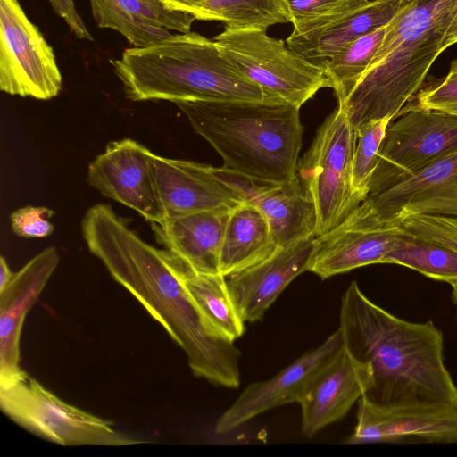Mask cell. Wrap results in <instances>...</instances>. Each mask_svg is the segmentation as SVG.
<instances>
[{"instance_id":"cell-1","label":"cell","mask_w":457,"mask_h":457,"mask_svg":"<svg viewBox=\"0 0 457 457\" xmlns=\"http://www.w3.org/2000/svg\"><path fill=\"white\" fill-rule=\"evenodd\" d=\"M81 231L90 253L185 352L195 377L239 386L241 353L209 330L183 287L176 255L145 242L109 204L90 207Z\"/></svg>"},{"instance_id":"cell-2","label":"cell","mask_w":457,"mask_h":457,"mask_svg":"<svg viewBox=\"0 0 457 457\" xmlns=\"http://www.w3.org/2000/svg\"><path fill=\"white\" fill-rule=\"evenodd\" d=\"M344 347L368 363L373 384L363 395L378 405L457 400L445 366L444 336L432 320L411 322L368 298L353 281L341 298Z\"/></svg>"},{"instance_id":"cell-3","label":"cell","mask_w":457,"mask_h":457,"mask_svg":"<svg viewBox=\"0 0 457 457\" xmlns=\"http://www.w3.org/2000/svg\"><path fill=\"white\" fill-rule=\"evenodd\" d=\"M456 12L457 0L403 1L367 69L338 103L355 129L371 120H394L415 98L445 50V32Z\"/></svg>"},{"instance_id":"cell-4","label":"cell","mask_w":457,"mask_h":457,"mask_svg":"<svg viewBox=\"0 0 457 457\" xmlns=\"http://www.w3.org/2000/svg\"><path fill=\"white\" fill-rule=\"evenodd\" d=\"M112 65L131 101H280L231 65L213 40L196 32L127 48Z\"/></svg>"},{"instance_id":"cell-5","label":"cell","mask_w":457,"mask_h":457,"mask_svg":"<svg viewBox=\"0 0 457 457\" xmlns=\"http://www.w3.org/2000/svg\"><path fill=\"white\" fill-rule=\"evenodd\" d=\"M175 104L221 156L223 167L282 183L297 175L303 129L298 107L282 101H181Z\"/></svg>"},{"instance_id":"cell-6","label":"cell","mask_w":457,"mask_h":457,"mask_svg":"<svg viewBox=\"0 0 457 457\" xmlns=\"http://www.w3.org/2000/svg\"><path fill=\"white\" fill-rule=\"evenodd\" d=\"M356 141V129L337 106L318 129L311 147L298 160V179L315 207L316 237L335 230L361 203L351 183Z\"/></svg>"},{"instance_id":"cell-7","label":"cell","mask_w":457,"mask_h":457,"mask_svg":"<svg viewBox=\"0 0 457 457\" xmlns=\"http://www.w3.org/2000/svg\"><path fill=\"white\" fill-rule=\"evenodd\" d=\"M212 40L231 65L268 95L298 108L320 89L331 87L322 67L266 29L225 28Z\"/></svg>"},{"instance_id":"cell-8","label":"cell","mask_w":457,"mask_h":457,"mask_svg":"<svg viewBox=\"0 0 457 457\" xmlns=\"http://www.w3.org/2000/svg\"><path fill=\"white\" fill-rule=\"evenodd\" d=\"M0 408L20 427L62 445L142 443L114 429L112 422L67 403L29 376L0 386Z\"/></svg>"},{"instance_id":"cell-9","label":"cell","mask_w":457,"mask_h":457,"mask_svg":"<svg viewBox=\"0 0 457 457\" xmlns=\"http://www.w3.org/2000/svg\"><path fill=\"white\" fill-rule=\"evenodd\" d=\"M395 118L380 145L369 195L457 152V115L424 109L411 101Z\"/></svg>"},{"instance_id":"cell-10","label":"cell","mask_w":457,"mask_h":457,"mask_svg":"<svg viewBox=\"0 0 457 457\" xmlns=\"http://www.w3.org/2000/svg\"><path fill=\"white\" fill-rule=\"evenodd\" d=\"M62 80L52 46L18 0H0V89L49 100L59 94Z\"/></svg>"},{"instance_id":"cell-11","label":"cell","mask_w":457,"mask_h":457,"mask_svg":"<svg viewBox=\"0 0 457 457\" xmlns=\"http://www.w3.org/2000/svg\"><path fill=\"white\" fill-rule=\"evenodd\" d=\"M346 444L457 443V400L378 405L361 397Z\"/></svg>"},{"instance_id":"cell-12","label":"cell","mask_w":457,"mask_h":457,"mask_svg":"<svg viewBox=\"0 0 457 457\" xmlns=\"http://www.w3.org/2000/svg\"><path fill=\"white\" fill-rule=\"evenodd\" d=\"M358 209L377 222L394 225L422 214L457 216V152L369 195Z\"/></svg>"},{"instance_id":"cell-13","label":"cell","mask_w":457,"mask_h":457,"mask_svg":"<svg viewBox=\"0 0 457 457\" xmlns=\"http://www.w3.org/2000/svg\"><path fill=\"white\" fill-rule=\"evenodd\" d=\"M154 154L130 138L111 142L89 164L87 182L150 223L161 222L164 214L154 182Z\"/></svg>"},{"instance_id":"cell-14","label":"cell","mask_w":457,"mask_h":457,"mask_svg":"<svg viewBox=\"0 0 457 457\" xmlns=\"http://www.w3.org/2000/svg\"><path fill=\"white\" fill-rule=\"evenodd\" d=\"M342 347L343 338L337 328L320 345L298 357L271 378L248 385L218 419L216 433L231 432L270 409L299 403L316 375Z\"/></svg>"},{"instance_id":"cell-15","label":"cell","mask_w":457,"mask_h":457,"mask_svg":"<svg viewBox=\"0 0 457 457\" xmlns=\"http://www.w3.org/2000/svg\"><path fill=\"white\" fill-rule=\"evenodd\" d=\"M372 384L370 366L343 345L316 375L299 403L303 434L312 437L343 419Z\"/></svg>"},{"instance_id":"cell-16","label":"cell","mask_w":457,"mask_h":457,"mask_svg":"<svg viewBox=\"0 0 457 457\" xmlns=\"http://www.w3.org/2000/svg\"><path fill=\"white\" fill-rule=\"evenodd\" d=\"M59 260L57 249L46 247L15 272L10 283L0 291V386L29 376L20 366L22 326Z\"/></svg>"},{"instance_id":"cell-17","label":"cell","mask_w":457,"mask_h":457,"mask_svg":"<svg viewBox=\"0 0 457 457\" xmlns=\"http://www.w3.org/2000/svg\"><path fill=\"white\" fill-rule=\"evenodd\" d=\"M315 244L312 235L278 247L263 261L227 277L231 298L245 322L261 320L290 282L307 271Z\"/></svg>"},{"instance_id":"cell-18","label":"cell","mask_w":457,"mask_h":457,"mask_svg":"<svg viewBox=\"0 0 457 457\" xmlns=\"http://www.w3.org/2000/svg\"><path fill=\"white\" fill-rule=\"evenodd\" d=\"M153 170L164 219L245 203L211 165L154 154Z\"/></svg>"},{"instance_id":"cell-19","label":"cell","mask_w":457,"mask_h":457,"mask_svg":"<svg viewBox=\"0 0 457 457\" xmlns=\"http://www.w3.org/2000/svg\"><path fill=\"white\" fill-rule=\"evenodd\" d=\"M405 235L400 225L339 226L327 235L316 237L307 271L325 279L366 265L383 263Z\"/></svg>"},{"instance_id":"cell-20","label":"cell","mask_w":457,"mask_h":457,"mask_svg":"<svg viewBox=\"0 0 457 457\" xmlns=\"http://www.w3.org/2000/svg\"><path fill=\"white\" fill-rule=\"evenodd\" d=\"M232 208L221 207L151 223L158 241L199 273H220V256Z\"/></svg>"},{"instance_id":"cell-21","label":"cell","mask_w":457,"mask_h":457,"mask_svg":"<svg viewBox=\"0 0 457 457\" xmlns=\"http://www.w3.org/2000/svg\"><path fill=\"white\" fill-rule=\"evenodd\" d=\"M99 28L121 34L136 47L146 46L172 35L190 31L195 18L169 9L160 0H89Z\"/></svg>"},{"instance_id":"cell-22","label":"cell","mask_w":457,"mask_h":457,"mask_svg":"<svg viewBox=\"0 0 457 457\" xmlns=\"http://www.w3.org/2000/svg\"><path fill=\"white\" fill-rule=\"evenodd\" d=\"M253 205L266 218L277 247L315 235V207L297 175L282 183L268 184Z\"/></svg>"},{"instance_id":"cell-23","label":"cell","mask_w":457,"mask_h":457,"mask_svg":"<svg viewBox=\"0 0 457 457\" xmlns=\"http://www.w3.org/2000/svg\"><path fill=\"white\" fill-rule=\"evenodd\" d=\"M277 247L270 226L253 204L230 210L222 239L220 273L228 277L270 256Z\"/></svg>"},{"instance_id":"cell-24","label":"cell","mask_w":457,"mask_h":457,"mask_svg":"<svg viewBox=\"0 0 457 457\" xmlns=\"http://www.w3.org/2000/svg\"><path fill=\"white\" fill-rule=\"evenodd\" d=\"M178 260L183 287L209 330L230 342L242 337L245 321L231 298L227 277L196 272L180 258Z\"/></svg>"},{"instance_id":"cell-25","label":"cell","mask_w":457,"mask_h":457,"mask_svg":"<svg viewBox=\"0 0 457 457\" xmlns=\"http://www.w3.org/2000/svg\"><path fill=\"white\" fill-rule=\"evenodd\" d=\"M403 0H374L296 53L322 67L342 47L388 23Z\"/></svg>"},{"instance_id":"cell-26","label":"cell","mask_w":457,"mask_h":457,"mask_svg":"<svg viewBox=\"0 0 457 457\" xmlns=\"http://www.w3.org/2000/svg\"><path fill=\"white\" fill-rule=\"evenodd\" d=\"M195 20L218 21L229 29H268L291 23L285 0H206Z\"/></svg>"},{"instance_id":"cell-27","label":"cell","mask_w":457,"mask_h":457,"mask_svg":"<svg viewBox=\"0 0 457 457\" xmlns=\"http://www.w3.org/2000/svg\"><path fill=\"white\" fill-rule=\"evenodd\" d=\"M383 263L405 266L429 278L448 284L457 280V252L417 239L407 232L386 254Z\"/></svg>"},{"instance_id":"cell-28","label":"cell","mask_w":457,"mask_h":457,"mask_svg":"<svg viewBox=\"0 0 457 457\" xmlns=\"http://www.w3.org/2000/svg\"><path fill=\"white\" fill-rule=\"evenodd\" d=\"M386 26L347 44L322 65L338 103L346 98L367 69L381 43Z\"/></svg>"},{"instance_id":"cell-29","label":"cell","mask_w":457,"mask_h":457,"mask_svg":"<svg viewBox=\"0 0 457 457\" xmlns=\"http://www.w3.org/2000/svg\"><path fill=\"white\" fill-rule=\"evenodd\" d=\"M392 120L391 117L371 120L356 129L357 141L352 162L351 183L355 195L361 202L369 195L378 162V151Z\"/></svg>"},{"instance_id":"cell-30","label":"cell","mask_w":457,"mask_h":457,"mask_svg":"<svg viewBox=\"0 0 457 457\" xmlns=\"http://www.w3.org/2000/svg\"><path fill=\"white\" fill-rule=\"evenodd\" d=\"M400 226L417 239L440 245L457 252V216L416 215L405 219Z\"/></svg>"},{"instance_id":"cell-31","label":"cell","mask_w":457,"mask_h":457,"mask_svg":"<svg viewBox=\"0 0 457 457\" xmlns=\"http://www.w3.org/2000/svg\"><path fill=\"white\" fill-rule=\"evenodd\" d=\"M412 101L424 109L457 115V76L424 83Z\"/></svg>"},{"instance_id":"cell-32","label":"cell","mask_w":457,"mask_h":457,"mask_svg":"<svg viewBox=\"0 0 457 457\" xmlns=\"http://www.w3.org/2000/svg\"><path fill=\"white\" fill-rule=\"evenodd\" d=\"M54 211L44 207L28 205L15 210L10 215L12 232L26 238H43L54 231V226L49 219Z\"/></svg>"},{"instance_id":"cell-33","label":"cell","mask_w":457,"mask_h":457,"mask_svg":"<svg viewBox=\"0 0 457 457\" xmlns=\"http://www.w3.org/2000/svg\"><path fill=\"white\" fill-rule=\"evenodd\" d=\"M293 26L321 18L355 0H285Z\"/></svg>"},{"instance_id":"cell-34","label":"cell","mask_w":457,"mask_h":457,"mask_svg":"<svg viewBox=\"0 0 457 457\" xmlns=\"http://www.w3.org/2000/svg\"><path fill=\"white\" fill-rule=\"evenodd\" d=\"M54 12L66 21L71 31L79 39L94 38L78 13L73 0H49Z\"/></svg>"},{"instance_id":"cell-35","label":"cell","mask_w":457,"mask_h":457,"mask_svg":"<svg viewBox=\"0 0 457 457\" xmlns=\"http://www.w3.org/2000/svg\"><path fill=\"white\" fill-rule=\"evenodd\" d=\"M169 9L195 14L199 11L206 0H160Z\"/></svg>"},{"instance_id":"cell-36","label":"cell","mask_w":457,"mask_h":457,"mask_svg":"<svg viewBox=\"0 0 457 457\" xmlns=\"http://www.w3.org/2000/svg\"><path fill=\"white\" fill-rule=\"evenodd\" d=\"M443 43L445 49L457 43V12L451 17Z\"/></svg>"},{"instance_id":"cell-37","label":"cell","mask_w":457,"mask_h":457,"mask_svg":"<svg viewBox=\"0 0 457 457\" xmlns=\"http://www.w3.org/2000/svg\"><path fill=\"white\" fill-rule=\"evenodd\" d=\"M15 273V272H14ZM4 256L0 258V291L10 283L14 276Z\"/></svg>"},{"instance_id":"cell-38","label":"cell","mask_w":457,"mask_h":457,"mask_svg":"<svg viewBox=\"0 0 457 457\" xmlns=\"http://www.w3.org/2000/svg\"><path fill=\"white\" fill-rule=\"evenodd\" d=\"M452 287V299L453 303L456 309V314H457V280L452 281L449 283Z\"/></svg>"},{"instance_id":"cell-39","label":"cell","mask_w":457,"mask_h":457,"mask_svg":"<svg viewBox=\"0 0 457 457\" xmlns=\"http://www.w3.org/2000/svg\"><path fill=\"white\" fill-rule=\"evenodd\" d=\"M448 76H457V59L453 60L451 63Z\"/></svg>"}]
</instances>
